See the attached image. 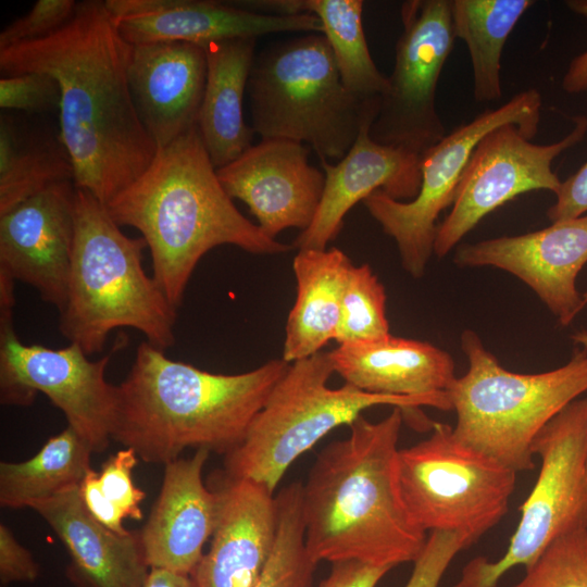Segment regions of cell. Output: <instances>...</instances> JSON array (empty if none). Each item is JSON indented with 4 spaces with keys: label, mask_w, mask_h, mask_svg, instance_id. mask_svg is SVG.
<instances>
[{
    "label": "cell",
    "mask_w": 587,
    "mask_h": 587,
    "mask_svg": "<svg viewBox=\"0 0 587 587\" xmlns=\"http://www.w3.org/2000/svg\"><path fill=\"white\" fill-rule=\"evenodd\" d=\"M133 47L105 1L86 0L52 34L0 50L2 76L39 72L58 82L59 138L74 185L104 204L148 168L158 150L129 89Z\"/></svg>",
    "instance_id": "1"
},
{
    "label": "cell",
    "mask_w": 587,
    "mask_h": 587,
    "mask_svg": "<svg viewBox=\"0 0 587 587\" xmlns=\"http://www.w3.org/2000/svg\"><path fill=\"white\" fill-rule=\"evenodd\" d=\"M403 410L378 422L359 416L349 435L317 454L302 484L305 546L315 563L414 562L427 536L408 515L398 483Z\"/></svg>",
    "instance_id": "2"
},
{
    "label": "cell",
    "mask_w": 587,
    "mask_h": 587,
    "mask_svg": "<svg viewBox=\"0 0 587 587\" xmlns=\"http://www.w3.org/2000/svg\"><path fill=\"white\" fill-rule=\"evenodd\" d=\"M107 208L118 226L140 232L150 251L152 277L175 309L199 260L211 249L233 245L255 254L290 249L235 207L198 125L158 148L148 168Z\"/></svg>",
    "instance_id": "3"
},
{
    "label": "cell",
    "mask_w": 587,
    "mask_h": 587,
    "mask_svg": "<svg viewBox=\"0 0 587 587\" xmlns=\"http://www.w3.org/2000/svg\"><path fill=\"white\" fill-rule=\"evenodd\" d=\"M289 365L277 359L240 374H215L168 359L146 340L116 386L112 438L148 463L166 464L186 448L225 455L243 441Z\"/></svg>",
    "instance_id": "4"
},
{
    "label": "cell",
    "mask_w": 587,
    "mask_h": 587,
    "mask_svg": "<svg viewBox=\"0 0 587 587\" xmlns=\"http://www.w3.org/2000/svg\"><path fill=\"white\" fill-rule=\"evenodd\" d=\"M67 298L59 328L87 355L101 352L120 327L139 330L165 350L174 345L176 310L142 266V237L126 236L107 204L76 188Z\"/></svg>",
    "instance_id": "5"
},
{
    "label": "cell",
    "mask_w": 587,
    "mask_h": 587,
    "mask_svg": "<svg viewBox=\"0 0 587 587\" xmlns=\"http://www.w3.org/2000/svg\"><path fill=\"white\" fill-rule=\"evenodd\" d=\"M460 344L469 367L448 391L454 436L516 473L533 470L535 437L587 391V348L558 369L522 374L504 369L473 330Z\"/></svg>",
    "instance_id": "6"
},
{
    "label": "cell",
    "mask_w": 587,
    "mask_h": 587,
    "mask_svg": "<svg viewBox=\"0 0 587 587\" xmlns=\"http://www.w3.org/2000/svg\"><path fill=\"white\" fill-rule=\"evenodd\" d=\"M247 93L261 139L307 143L320 160L337 162L379 103L345 87L328 41L316 34L276 41L254 55Z\"/></svg>",
    "instance_id": "7"
},
{
    "label": "cell",
    "mask_w": 587,
    "mask_h": 587,
    "mask_svg": "<svg viewBox=\"0 0 587 587\" xmlns=\"http://www.w3.org/2000/svg\"><path fill=\"white\" fill-rule=\"evenodd\" d=\"M334 372L328 352H317L291 363L252 422L243 441L225 454L224 471L275 489L289 466L334 428L350 425L366 409L398 407L414 420L426 419L420 407L452 410L450 399L397 397L362 391L349 384L330 388Z\"/></svg>",
    "instance_id": "8"
},
{
    "label": "cell",
    "mask_w": 587,
    "mask_h": 587,
    "mask_svg": "<svg viewBox=\"0 0 587 587\" xmlns=\"http://www.w3.org/2000/svg\"><path fill=\"white\" fill-rule=\"evenodd\" d=\"M516 474L459 441L446 423L398 454L399 490L414 525L459 533L470 546L507 514Z\"/></svg>",
    "instance_id": "9"
},
{
    "label": "cell",
    "mask_w": 587,
    "mask_h": 587,
    "mask_svg": "<svg viewBox=\"0 0 587 587\" xmlns=\"http://www.w3.org/2000/svg\"><path fill=\"white\" fill-rule=\"evenodd\" d=\"M540 459L534 487L503 555L472 559L453 587H497L511 569L533 564L558 538L587 529V397L555 415L535 437Z\"/></svg>",
    "instance_id": "10"
},
{
    "label": "cell",
    "mask_w": 587,
    "mask_h": 587,
    "mask_svg": "<svg viewBox=\"0 0 587 587\" xmlns=\"http://www.w3.org/2000/svg\"><path fill=\"white\" fill-rule=\"evenodd\" d=\"M13 307V292H0L1 403L27 407L42 392L93 452H103L113 439L117 405L116 386L107 382L104 372L112 355L125 346V335L96 361L76 344L60 349L26 345L14 330Z\"/></svg>",
    "instance_id": "11"
},
{
    "label": "cell",
    "mask_w": 587,
    "mask_h": 587,
    "mask_svg": "<svg viewBox=\"0 0 587 587\" xmlns=\"http://www.w3.org/2000/svg\"><path fill=\"white\" fill-rule=\"evenodd\" d=\"M540 110L538 90L517 92L499 108L486 110L458 126L422 155L421 186L414 199L399 201L376 190L363 200L383 230L395 239L410 275H424L434 253L437 218L453 203L464 168L480 139L505 124H514L532 139L538 132Z\"/></svg>",
    "instance_id": "12"
},
{
    "label": "cell",
    "mask_w": 587,
    "mask_h": 587,
    "mask_svg": "<svg viewBox=\"0 0 587 587\" xmlns=\"http://www.w3.org/2000/svg\"><path fill=\"white\" fill-rule=\"evenodd\" d=\"M400 16L403 29L396 43L394 71L369 135L378 143L422 158L447 135L436 91L455 41L450 0L405 1Z\"/></svg>",
    "instance_id": "13"
},
{
    "label": "cell",
    "mask_w": 587,
    "mask_h": 587,
    "mask_svg": "<svg viewBox=\"0 0 587 587\" xmlns=\"http://www.w3.org/2000/svg\"><path fill=\"white\" fill-rule=\"evenodd\" d=\"M573 121L574 128L549 145L532 142L514 124L482 138L464 168L450 213L437 226L434 253L447 255L486 215L522 193H557L562 182L552 171L553 160L587 134V116Z\"/></svg>",
    "instance_id": "14"
},
{
    "label": "cell",
    "mask_w": 587,
    "mask_h": 587,
    "mask_svg": "<svg viewBox=\"0 0 587 587\" xmlns=\"http://www.w3.org/2000/svg\"><path fill=\"white\" fill-rule=\"evenodd\" d=\"M453 260L460 267L491 266L514 275L567 326L584 309L576 278L587 263V214L517 236L462 245Z\"/></svg>",
    "instance_id": "15"
},
{
    "label": "cell",
    "mask_w": 587,
    "mask_h": 587,
    "mask_svg": "<svg viewBox=\"0 0 587 587\" xmlns=\"http://www.w3.org/2000/svg\"><path fill=\"white\" fill-rule=\"evenodd\" d=\"M308 157L304 143L261 139L216 174L227 195L245 202L259 227L275 239L290 227L305 230L319 209L325 174Z\"/></svg>",
    "instance_id": "16"
},
{
    "label": "cell",
    "mask_w": 587,
    "mask_h": 587,
    "mask_svg": "<svg viewBox=\"0 0 587 587\" xmlns=\"http://www.w3.org/2000/svg\"><path fill=\"white\" fill-rule=\"evenodd\" d=\"M76 187L62 182L0 215V273L35 288L61 312L74 243Z\"/></svg>",
    "instance_id": "17"
},
{
    "label": "cell",
    "mask_w": 587,
    "mask_h": 587,
    "mask_svg": "<svg viewBox=\"0 0 587 587\" xmlns=\"http://www.w3.org/2000/svg\"><path fill=\"white\" fill-rule=\"evenodd\" d=\"M122 36L132 45L183 41L203 46L232 38L285 32H319L312 13L265 14L214 0H105Z\"/></svg>",
    "instance_id": "18"
},
{
    "label": "cell",
    "mask_w": 587,
    "mask_h": 587,
    "mask_svg": "<svg viewBox=\"0 0 587 587\" xmlns=\"http://www.w3.org/2000/svg\"><path fill=\"white\" fill-rule=\"evenodd\" d=\"M211 488L217 510L209 550L191 577L197 587H252L275 546L276 494L265 485L221 473Z\"/></svg>",
    "instance_id": "19"
},
{
    "label": "cell",
    "mask_w": 587,
    "mask_h": 587,
    "mask_svg": "<svg viewBox=\"0 0 587 587\" xmlns=\"http://www.w3.org/2000/svg\"><path fill=\"white\" fill-rule=\"evenodd\" d=\"M377 111L366 114L354 143L340 161L332 164L321 159L324 191L313 222L296 238L299 250L326 249L340 232L348 211L376 190L399 201L416 197L421 157L370 137L369 128Z\"/></svg>",
    "instance_id": "20"
},
{
    "label": "cell",
    "mask_w": 587,
    "mask_h": 587,
    "mask_svg": "<svg viewBox=\"0 0 587 587\" xmlns=\"http://www.w3.org/2000/svg\"><path fill=\"white\" fill-rule=\"evenodd\" d=\"M209 453L197 449L165 464L159 497L140 530L150 569L191 576L202 559L217 510L216 494L202 479Z\"/></svg>",
    "instance_id": "21"
},
{
    "label": "cell",
    "mask_w": 587,
    "mask_h": 587,
    "mask_svg": "<svg viewBox=\"0 0 587 587\" xmlns=\"http://www.w3.org/2000/svg\"><path fill=\"white\" fill-rule=\"evenodd\" d=\"M129 89L158 148L197 125L207 80L201 46L183 41L133 45Z\"/></svg>",
    "instance_id": "22"
},
{
    "label": "cell",
    "mask_w": 587,
    "mask_h": 587,
    "mask_svg": "<svg viewBox=\"0 0 587 587\" xmlns=\"http://www.w3.org/2000/svg\"><path fill=\"white\" fill-rule=\"evenodd\" d=\"M78 487L32 507L67 550L72 580L77 587H143L150 567L140 532L120 534L102 525L84 505Z\"/></svg>",
    "instance_id": "23"
},
{
    "label": "cell",
    "mask_w": 587,
    "mask_h": 587,
    "mask_svg": "<svg viewBox=\"0 0 587 587\" xmlns=\"http://www.w3.org/2000/svg\"><path fill=\"white\" fill-rule=\"evenodd\" d=\"M334 372L362 391L397 397L448 398L457 376L452 357L438 347L395 337L338 346Z\"/></svg>",
    "instance_id": "24"
},
{
    "label": "cell",
    "mask_w": 587,
    "mask_h": 587,
    "mask_svg": "<svg viewBox=\"0 0 587 587\" xmlns=\"http://www.w3.org/2000/svg\"><path fill=\"white\" fill-rule=\"evenodd\" d=\"M255 41L257 38H232L202 46L207 80L197 125L216 170L252 146L254 132L243 120L242 102Z\"/></svg>",
    "instance_id": "25"
},
{
    "label": "cell",
    "mask_w": 587,
    "mask_h": 587,
    "mask_svg": "<svg viewBox=\"0 0 587 587\" xmlns=\"http://www.w3.org/2000/svg\"><path fill=\"white\" fill-rule=\"evenodd\" d=\"M351 266L337 248L300 249L296 254L297 298L287 320L284 361L314 355L334 339Z\"/></svg>",
    "instance_id": "26"
},
{
    "label": "cell",
    "mask_w": 587,
    "mask_h": 587,
    "mask_svg": "<svg viewBox=\"0 0 587 587\" xmlns=\"http://www.w3.org/2000/svg\"><path fill=\"white\" fill-rule=\"evenodd\" d=\"M89 444L72 427L46 441L30 459L0 463V504L32 508L80 485L91 470Z\"/></svg>",
    "instance_id": "27"
},
{
    "label": "cell",
    "mask_w": 587,
    "mask_h": 587,
    "mask_svg": "<svg viewBox=\"0 0 587 587\" xmlns=\"http://www.w3.org/2000/svg\"><path fill=\"white\" fill-rule=\"evenodd\" d=\"M532 0H450L455 39L465 42L477 102L501 98V57L504 45Z\"/></svg>",
    "instance_id": "28"
},
{
    "label": "cell",
    "mask_w": 587,
    "mask_h": 587,
    "mask_svg": "<svg viewBox=\"0 0 587 587\" xmlns=\"http://www.w3.org/2000/svg\"><path fill=\"white\" fill-rule=\"evenodd\" d=\"M73 179V165L60 138L34 134L1 116L0 215L52 185Z\"/></svg>",
    "instance_id": "29"
},
{
    "label": "cell",
    "mask_w": 587,
    "mask_h": 587,
    "mask_svg": "<svg viewBox=\"0 0 587 587\" xmlns=\"http://www.w3.org/2000/svg\"><path fill=\"white\" fill-rule=\"evenodd\" d=\"M288 14L312 13L333 51L342 84L363 102L378 100L388 89L369 51L361 0H286Z\"/></svg>",
    "instance_id": "30"
},
{
    "label": "cell",
    "mask_w": 587,
    "mask_h": 587,
    "mask_svg": "<svg viewBox=\"0 0 587 587\" xmlns=\"http://www.w3.org/2000/svg\"><path fill=\"white\" fill-rule=\"evenodd\" d=\"M278 527L273 552L252 587H313L317 563L305 546L302 484L294 482L276 494Z\"/></svg>",
    "instance_id": "31"
},
{
    "label": "cell",
    "mask_w": 587,
    "mask_h": 587,
    "mask_svg": "<svg viewBox=\"0 0 587 587\" xmlns=\"http://www.w3.org/2000/svg\"><path fill=\"white\" fill-rule=\"evenodd\" d=\"M138 459L132 448L122 449L102 464L100 473L90 470L78 487L88 512L120 534L129 532L123 526L124 519H142L139 503L146 494L135 486L132 478Z\"/></svg>",
    "instance_id": "32"
},
{
    "label": "cell",
    "mask_w": 587,
    "mask_h": 587,
    "mask_svg": "<svg viewBox=\"0 0 587 587\" xmlns=\"http://www.w3.org/2000/svg\"><path fill=\"white\" fill-rule=\"evenodd\" d=\"M389 335L383 284L367 264H352L334 339L341 346L379 340Z\"/></svg>",
    "instance_id": "33"
},
{
    "label": "cell",
    "mask_w": 587,
    "mask_h": 587,
    "mask_svg": "<svg viewBox=\"0 0 587 587\" xmlns=\"http://www.w3.org/2000/svg\"><path fill=\"white\" fill-rule=\"evenodd\" d=\"M513 587H587V529L555 539Z\"/></svg>",
    "instance_id": "34"
},
{
    "label": "cell",
    "mask_w": 587,
    "mask_h": 587,
    "mask_svg": "<svg viewBox=\"0 0 587 587\" xmlns=\"http://www.w3.org/2000/svg\"><path fill=\"white\" fill-rule=\"evenodd\" d=\"M61 90L50 75L28 72L4 75L0 79V107L28 112L60 109Z\"/></svg>",
    "instance_id": "35"
},
{
    "label": "cell",
    "mask_w": 587,
    "mask_h": 587,
    "mask_svg": "<svg viewBox=\"0 0 587 587\" xmlns=\"http://www.w3.org/2000/svg\"><path fill=\"white\" fill-rule=\"evenodd\" d=\"M76 5L73 0H37L0 33V50L52 34L72 17Z\"/></svg>",
    "instance_id": "36"
},
{
    "label": "cell",
    "mask_w": 587,
    "mask_h": 587,
    "mask_svg": "<svg viewBox=\"0 0 587 587\" xmlns=\"http://www.w3.org/2000/svg\"><path fill=\"white\" fill-rule=\"evenodd\" d=\"M470 547L466 538L459 533L429 532L404 587H438L455 555Z\"/></svg>",
    "instance_id": "37"
},
{
    "label": "cell",
    "mask_w": 587,
    "mask_h": 587,
    "mask_svg": "<svg viewBox=\"0 0 587 587\" xmlns=\"http://www.w3.org/2000/svg\"><path fill=\"white\" fill-rule=\"evenodd\" d=\"M40 574L39 565L32 553L14 537L12 530L0 524V583L34 582Z\"/></svg>",
    "instance_id": "38"
},
{
    "label": "cell",
    "mask_w": 587,
    "mask_h": 587,
    "mask_svg": "<svg viewBox=\"0 0 587 587\" xmlns=\"http://www.w3.org/2000/svg\"><path fill=\"white\" fill-rule=\"evenodd\" d=\"M555 196V202L547 211L552 223L587 214V161L561 183Z\"/></svg>",
    "instance_id": "39"
},
{
    "label": "cell",
    "mask_w": 587,
    "mask_h": 587,
    "mask_svg": "<svg viewBox=\"0 0 587 587\" xmlns=\"http://www.w3.org/2000/svg\"><path fill=\"white\" fill-rule=\"evenodd\" d=\"M387 566H374L358 561H344L332 564L328 576L319 587H376L390 571Z\"/></svg>",
    "instance_id": "40"
},
{
    "label": "cell",
    "mask_w": 587,
    "mask_h": 587,
    "mask_svg": "<svg viewBox=\"0 0 587 587\" xmlns=\"http://www.w3.org/2000/svg\"><path fill=\"white\" fill-rule=\"evenodd\" d=\"M566 93L587 91V50L572 60L562 79Z\"/></svg>",
    "instance_id": "41"
},
{
    "label": "cell",
    "mask_w": 587,
    "mask_h": 587,
    "mask_svg": "<svg viewBox=\"0 0 587 587\" xmlns=\"http://www.w3.org/2000/svg\"><path fill=\"white\" fill-rule=\"evenodd\" d=\"M143 587H197L192 577L162 569H150Z\"/></svg>",
    "instance_id": "42"
},
{
    "label": "cell",
    "mask_w": 587,
    "mask_h": 587,
    "mask_svg": "<svg viewBox=\"0 0 587 587\" xmlns=\"http://www.w3.org/2000/svg\"><path fill=\"white\" fill-rule=\"evenodd\" d=\"M566 4L571 10L587 17V1H567Z\"/></svg>",
    "instance_id": "43"
},
{
    "label": "cell",
    "mask_w": 587,
    "mask_h": 587,
    "mask_svg": "<svg viewBox=\"0 0 587 587\" xmlns=\"http://www.w3.org/2000/svg\"><path fill=\"white\" fill-rule=\"evenodd\" d=\"M572 339L584 348H587V332L576 333L572 336Z\"/></svg>",
    "instance_id": "44"
},
{
    "label": "cell",
    "mask_w": 587,
    "mask_h": 587,
    "mask_svg": "<svg viewBox=\"0 0 587 587\" xmlns=\"http://www.w3.org/2000/svg\"><path fill=\"white\" fill-rule=\"evenodd\" d=\"M582 298H583V308H585L587 305V292L582 295Z\"/></svg>",
    "instance_id": "45"
},
{
    "label": "cell",
    "mask_w": 587,
    "mask_h": 587,
    "mask_svg": "<svg viewBox=\"0 0 587 587\" xmlns=\"http://www.w3.org/2000/svg\"><path fill=\"white\" fill-rule=\"evenodd\" d=\"M1 587H3V586H1Z\"/></svg>",
    "instance_id": "46"
}]
</instances>
